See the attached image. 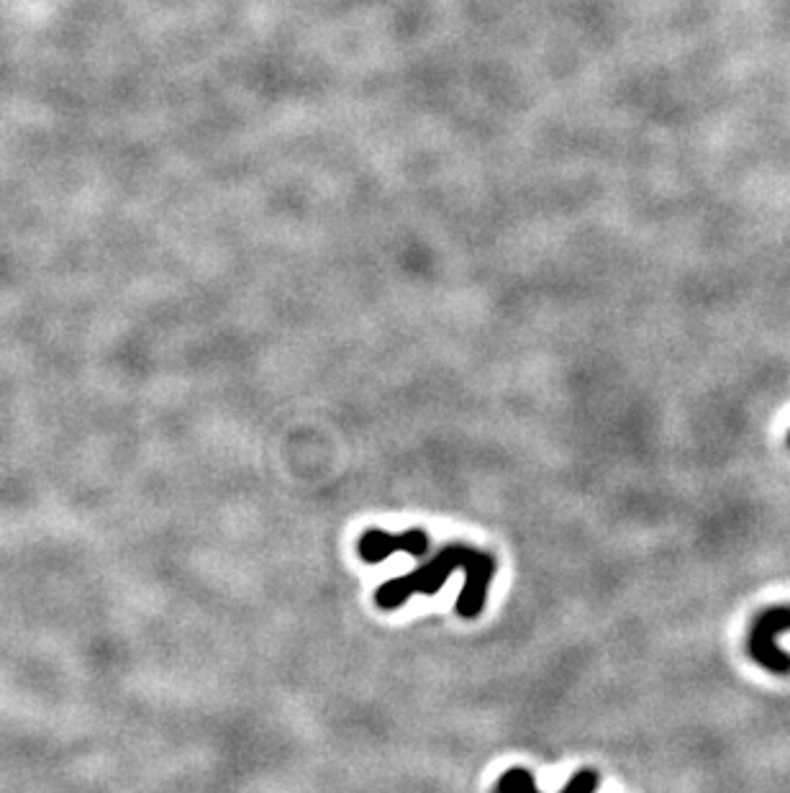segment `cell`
Here are the masks:
<instances>
[{
    "label": "cell",
    "mask_w": 790,
    "mask_h": 793,
    "mask_svg": "<svg viewBox=\"0 0 790 793\" xmlns=\"http://www.w3.org/2000/svg\"><path fill=\"white\" fill-rule=\"evenodd\" d=\"M475 552L478 550L470 545H447L434 555V560L421 565L419 570L401 575V578L385 580L383 586L375 591V604L385 611H393L406 604L411 596H434V593L442 591L454 570H465Z\"/></svg>",
    "instance_id": "1"
},
{
    "label": "cell",
    "mask_w": 790,
    "mask_h": 793,
    "mask_svg": "<svg viewBox=\"0 0 790 793\" xmlns=\"http://www.w3.org/2000/svg\"><path fill=\"white\" fill-rule=\"evenodd\" d=\"M790 632V606H767L749 629V655L775 675H790V655L778 647V634Z\"/></svg>",
    "instance_id": "2"
},
{
    "label": "cell",
    "mask_w": 790,
    "mask_h": 793,
    "mask_svg": "<svg viewBox=\"0 0 790 793\" xmlns=\"http://www.w3.org/2000/svg\"><path fill=\"white\" fill-rule=\"evenodd\" d=\"M357 552L365 563L375 565L388 560L395 552H406L411 557H424L429 552V534L424 529H406L401 534H390L383 529H367L357 542Z\"/></svg>",
    "instance_id": "3"
},
{
    "label": "cell",
    "mask_w": 790,
    "mask_h": 793,
    "mask_svg": "<svg viewBox=\"0 0 790 793\" xmlns=\"http://www.w3.org/2000/svg\"><path fill=\"white\" fill-rule=\"evenodd\" d=\"M496 578V557L488 552H475L465 565V586L457 598V614L462 619H478L485 609L490 580Z\"/></svg>",
    "instance_id": "4"
},
{
    "label": "cell",
    "mask_w": 790,
    "mask_h": 793,
    "mask_svg": "<svg viewBox=\"0 0 790 793\" xmlns=\"http://www.w3.org/2000/svg\"><path fill=\"white\" fill-rule=\"evenodd\" d=\"M601 783V776L596 770L583 768L567 781V786L560 793H593ZM496 793H542L531 778V773L526 768H511L506 770L496 783Z\"/></svg>",
    "instance_id": "5"
},
{
    "label": "cell",
    "mask_w": 790,
    "mask_h": 793,
    "mask_svg": "<svg viewBox=\"0 0 790 793\" xmlns=\"http://www.w3.org/2000/svg\"><path fill=\"white\" fill-rule=\"evenodd\" d=\"M788 442H790V437H788Z\"/></svg>",
    "instance_id": "6"
}]
</instances>
